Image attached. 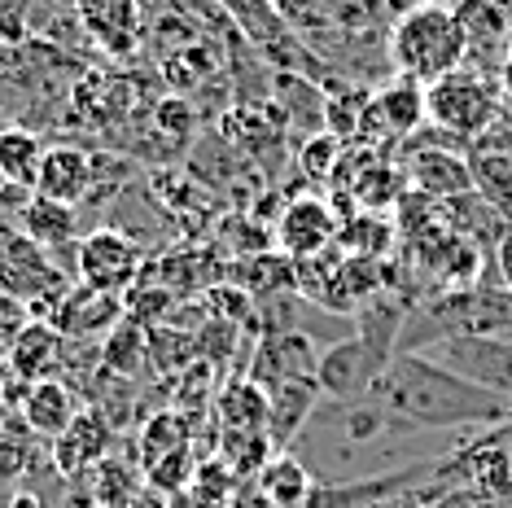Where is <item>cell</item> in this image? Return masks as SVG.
<instances>
[{"instance_id": "obj_2", "label": "cell", "mask_w": 512, "mask_h": 508, "mask_svg": "<svg viewBox=\"0 0 512 508\" xmlns=\"http://www.w3.org/2000/svg\"><path fill=\"white\" fill-rule=\"evenodd\" d=\"M394 417L425 434H464V430H499L512 425V399L491 395L456 373H447L421 351H394L381 377L368 386Z\"/></svg>"}, {"instance_id": "obj_13", "label": "cell", "mask_w": 512, "mask_h": 508, "mask_svg": "<svg viewBox=\"0 0 512 508\" xmlns=\"http://www.w3.org/2000/svg\"><path fill=\"white\" fill-rule=\"evenodd\" d=\"M407 184L434 202H456L477 189L473 163L456 149H416L412 163H407Z\"/></svg>"}, {"instance_id": "obj_35", "label": "cell", "mask_w": 512, "mask_h": 508, "mask_svg": "<svg viewBox=\"0 0 512 508\" xmlns=\"http://www.w3.org/2000/svg\"><path fill=\"white\" fill-rule=\"evenodd\" d=\"M9 508H49V504H44V495H36V491L22 487V491L9 495Z\"/></svg>"}, {"instance_id": "obj_23", "label": "cell", "mask_w": 512, "mask_h": 508, "mask_svg": "<svg viewBox=\"0 0 512 508\" xmlns=\"http://www.w3.org/2000/svg\"><path fill=\"white\" fill-rule=\"evenodd\" d=\"M211 456L224 460L241 487H250V482L263 473L267 460L276 456V443H272V434L267 430H219Z\"/></svg>"}, {"instance_id": "obj_25", "label": "cell", "mask_w": 512, "mask_h": 508, "mask_svg": "<svg viewBox=\"0 0 512 508\" xmlns=\"http://www.w3.org/2000/svg\"><path fill=\"white\" fill-rule=\"evenodd\" d=\"M149 364V329L136 320H123L119 329H110L101 338V368L114 377H136Z\"/></svg>"}, {"instance_id": "obj_8", "label": "cell", "mask_w": 512, "mask_h": 508, "mask_svg": "<svg viewBox=\"0 0 512 508\" xmlns=\"http://www.w3.org/2000/svg\"><path fill=\"white\" fill-rule=\"evenodd\" d=\"M123 294L97 290V285L75 281L66 298L57 303V311L49 316V325L62 333L66 342H101L110 329L123 325Z\"/></svg>"}, {"instance_id": "obj_32", "label": "cell", "mask_w": 512, "mask_h": 508, "mask_svg": "<svg viewBox=\"0 0 512 508\" xmlns=\"http://www.w3.org/2000/svg\"><path fill=\"white\" fill-rule=\"evenodd\" d=\"M22 399H27V381H22L14 368H9L5 355H0V421L18 417V412H22Z\"/></svg>"}, {"instance_id": "obj_36", "label": "cell", "mask_w": 512, "mask_h": 508, "mask_svg": "<svg viewBox=\"0 0 512 508\" xmlns=\"http://www.w3.org/2000/svg\"><path fill=\"white\" fill-rule=\"evenodd\" d=\"M495 79H499V92H504V101H512V49L504 53V62H499Z\"/></svg>"}, {"instance_id": "obj_20", "label": "cell", "mask_w": 512, "mask_h": 508, "mask_svg": "<svg viewBox=\"0 0 512 508\" xmlns=\"http://www.w3.org/2000/svg\"><path fill=\"white\" fill-rule=\"evenodd\" d=\"M18 228L27 233L36 246L44 250H66V246H75V237H79V211L75 206H62V202H53V198H40V193H31L27 202H22V211H18Z\"/></svg>"}, {"instance_id": "obj_30", "label": "cell", "mask_w": 512, "mask_h": 508, "mask_svg": "<svg viewBox=\"0 0 512 508\" xmlns=\"http://www.w3.org/2000/svg\"><path fill=\"white\" fill-rule=\"evenodd\" d=\"M267 9L294 31H316L329 22V5L324 0H267Z\"/></svg>"}, {"instance_id": "obj_1", "label": "cell", "mask_w": 512, "mask_h": 508, "mask_svg": "<svg viewBox=\"0 0 512 508\" xmlns=\"http://www.w3.org/2000/svg\"><path fill=\"white\" fill-rule=\"evenodd\" d=\"M416 438L442 434H425L416 425H407L372 395L320 399V408L311 412V421L302 425L298 443L289 452L316 473V482L355 487V482L386 478L394 465H438V460H416Z\"/></svg>"}, {"instance_id": "obj_27", "label": "cell", "mask_w": 512, "mask_h": 508, "mask_svg": "<svg viewBox=\"0 0 512 508\" xmlns=\"http://www.w3.org/2000/svg\"><path fill=\"white\" fill-rule=\"evenodd\" d=\"M390 241H394V228L381 215H372V211H359V215H351L342 228H337V246H342V254H351V259L386 254Z\"/></svg>"}, {"instance_id": "obj_26", "label": "cell", "mask_w": 512, "mask_h": 508, "mask_svg": "<svg viewBox=\"0 0 512 508\" xmlns=\"http://www.w3.org/2000/svg\"><path fill=\"white\" fill-rule=\"evenodd\" d=\"M36 443L40 438L27 430L22 417H9L0 421V495L14 491L22 478H27L31 460H36Z\"/></svg>"}, {"instance_id": "obj_18", "label": "cell", "mask_w": 512, "mask_h": 508, "mask_svg": "<svg viewBox=\"0 0 512 508\" xmlns=\"http://www.w3.org/2000/svg\"><path fill=\"white\" fill-rule=\"evenodd\" d=\"M320 386L316 381H285V386H272L267 390V403H272V412H267V434H272L276 452H289V447L298 443L302 425L311 421V412L320 408Z\"/></svg>"}, {"instance_id": "obj_38", "label": "cell", "mask_w": 512, "mask_h": 508, "mask_svg": "<svg viewBox=\"0 0 512 508\" xmlns=\"http://www.w3.org/2000/svg\"><path fill=\"white\" fill-rule=\"evenodd\" d=\"M499 5H504V9H508V14H512V0H499Z\"/></svg>"}, {"instance_id": "obj_7", "label": "cell", "mask_w": 512, "mask_h": 508, "mask_svg": "<svg viewBox=\"0 0 512 508\" xmlns=\"http://www.w3.org/2000/svg\"><path fill=\"white\" fill-rule=\"evenodd\" d=\"M145 272V250L119 228H97V233L75 241V276L84 285L110 294H127Z\"/></svg>"}, {"instance_id": "obj_19", "label": "cell", "mask_w": 512, "mask_h": 508, "mask_svg": "<svg viewBox=\"0 0 512 508\" xmlns=\"http://www.w3.org/2000/svg\"><path fill=\"white\" fill-rule=\"evenodd\" d=\"M211 412L219 421V430H267V386H259L250 373L246 377H228L224 386L215 390Z\"/></svg>"}, {"instance_id": "obj_24", "label": "cell", "mask_w": 512, "mask_h": 508, "mask_svg": "<svg viewBox=\"0 0 512 508\" xmlns=\"http://www.w3.org/2000/svg\"><path fill=\"white\" fill-rule=\"evenodd\" d=\"M193 417H184L180 408H167V412H154L145 425H141V469L158 465L162 456L171 452H184L193 447Z\"/></svg>"}, {"instance_id": "obj_6", "label": "cell", "mask_w": 512, "mask_h": 508, "mask_svg": "<svg viewBox=\"0 0 512 508\" xmlns=\"http://www.w3.org/2000/svg\"><path fill=\"white\" fill-rule=\"evenodd\" d=\"M421 355L442 364L473 386L491 390V395L512 399V342L508 338H482V333H456V338L429 342Z\"/></svg>"}, {"instance_id": "obj_31", "label": "cell", "mask_w": 512, "mask_h": 508, "mask_svg": "<svg viewBox=\"0 0 512 508\" xmlns=\"http://www.w3.org/2000/svg\"><path fill=\"white\" fill-rule=\"evenodd\" d=\"M31 320H36V316H31V307L22 303V298H14V294L0 290V355L9 351V342H14L18 333L31 325Z\"/></svg>"}, {"instance_id": "obj_9", "label": "cell", "mask_w": 512, "mask_h": 508, "mask_svg": "<svg viewBox=\"0 0 512 508\" xmlns=\"http://www.w3.org/2000/svg\"><path fill=\"white\" fill-rule=\"evenodd\" d=\"M110 447H114V425L101 417L97 408H84V412H79V417L49 443L53 473H57V478H66V482L88 478L92 469H101V465L110 460Z\"/></svg>"}, {"instance_id": "obj_21", "label": "cell", "mask_w": 512, "mask_h": 508, "mask_svg": "<svg viewBox=\"0 0 512 508\" xmlns=\"http://www.w3.org/2000/svg\"><path fill=\"white\" fill-rule=\"evenodd\" d=\"M368 119L386 127V136H412L425 127V88L412 79H394V84L377 88L368 101Z\"/></svg>"}, {"instance_id": "obj_10", "label": "cell", "mask_w": 512, "mask_h": 508, "mask_svg": "<svg viewBox=\"0 0 512 508\" xmlns=\"http://www.w3.org/2000/svg\"><path fill=\"white\" fill-rule=\"evenodd\" d=\"M337 228H342V219L333 215L329 202L320 198H294L276 219V241H281V254L285 259H320V254H329L337 246Z\"/></svg>"}, {"instance_id": "obj_16", "label": "cell", "mask_w": 512, "mask_h": 508, "mask_svg": "<svg viewBox=\"0 0 512 508\" xmlns=\"http://www.w3.org/2000/svg\"><path fill=\"white\" fill-rule=\"evenodd\" d=\"M79 412H84V403H79L75 386L66 377H53V381H36V386H27V399H22V412L18 417L27 421V430L36 438H53L71 425Z\"/></svg>"}, {"instance_id": "obj_12", "label": "cell", "mask_w": 512, "mask_h": 508, "mask_svg": "<svg viewBox=\"0 0 512 508\" xmlns=\"http://www.w3.org/2000/svg\"><path fill=\"white\" fill-rule=\"evenodd\" d=\"M316 360H320V351L311 346V338L302 329H276L254 351L250 377L267 390L285 386V381H316Z\"/></svg>"}, {"instance_id": "obj_11", "label": "cell", "mask_w": 512, "mask_h": 508, "mask_svg": "<svg viewBox=\"0 0 512 508\" xmlns=\"http://www.w3.org/2000/svg\"><path fill=\"white\" fill-rule=\"evenodd\" d=\"M451 14H456L464 44H469V62L477 57V71L495 75L504 53L512 49V14L499 0H456Z\"/></svg>"}, {"instance_id": "obj_34", "label": "cell", "mask_w": 512, "mask_h": 508, "mask_svg": "<svg viewBox=\"0 0 512 508\" xmlns=\"http://www.w3.org/2000/svg\"><path fill=\"white\" fill-rule=\"evenodd\" d=\"M495 268H499V281H504V290L512 294V228L504 233V241L495 246Z\"/></svg>"}, {"instance_id": "obj_33", "label": "cell", "mask_w": 512, "mask_h": 508, "mask_svg": "<svg viewBox=\"0 0 512 508\" xmlns=\"http://www.w3.org/2000/svg\"><path fill=\"white\" fill-rule=\"evenodd\" d=\"M434 508H495V504L486 500L482 491H451V495H442Z\"/></svg>"}, {"instance_id": "obj_17", "label": "cell", "mask_w": 512, "mask_h": 508, "mask_svg": "<svg viewBox=\"0 0 512 508\" xmlns=\"http://www.w3.org/2000/svg\"><path fill=\"white\" fill-rule=\"evenodd\" d=\"M250 487L259 491L272 508H311V504H316V495H320L316 473L302 465L294 452H276Z\"/></svg>"}, {"instance_id": "obj_14", "label": "cell", "mask_w": 512, "mask_h": 508, "mask_svg": "<svg viewBox=\"0 0 512 508\" xmlns=\"http://www.w3.org/2000/svg\"><path fill=\"white\" fill-rule=\"evenodd\" d=\"M92 180H97V163H92L88 149L79 145H49L40 163V180L36 193L40 198H53L62 206H79L92 193Z\"/></svg>"}, {"instance_id": "obj_4", "label": "cell", "mask_w": 512, "mask_h": 508, "mask_svg": "<svg viewBox=\"0 0 512 508\" xmlns=\"http://www.w3.org/2000/svg\"><path fill=\"white\" fill-rule=\"evenodd\" d=\"M499 110H504L499 79L477 66H460L425 88V123L451 141H482L499 123Z\"/></svg>"}, {"instance_id": "obj_28", "label": "cell", "mask_w": 512, "mask_h": 508, "mask_svg": "<svg viewBox=\"0 0 512 508\" xmlns=\"http://www.w3.org/2000/svg\"><path fill=\"white\" fill-rule=\"evenodd\" d=\"M189 495L202 508H232L237 504V495H241V482L232 478V469L219 456H202L197 460V469H193Z\"/></svg>"}, {"instance_id": "obj_3", "label": "cell", "mask_w": 512, "mask_h": 508, "mask_svg": "<svg viewBox=\"0 0 512 508\" xmlns=\"http://www.w3.org/2000/svg\"><path fill=\"white\" fill-rule=\"evenodd\" d=\"M386 53L394 75L421 88L469 66V44H464V31L447 0H416V5L399 9L386 36Z\"/></svg>"}, {"instance_id": "obj_29", "label": "cell", "mask_w": 512, "mask_h": 508, "mask_svg": "<svg viewBox=\"0 0 512 508\" xmlns=\"http://www.w3.org/2000/svg\"><path fill=\"white\" fill-rule=\"evenodd\" d=\"M197 460H202V452H193V447H184V452H171V456H162L158 465L145 469V482L154 491L167 495V500H171V495H184V491H189V482H193Z\"/></svg>"}, {"instance_id": "obj_22", "label": "cell", "mask_w": 512, "mask_h": 508, "mask_svg": "<svg viewBox=\"0 0 512 508\" xmlns=\"http://www.w3.org/2000/svg\"><path fill=\"white\" fill-rule=\"evenodd\" d=\"M44 149L49 145L36 132H27V127H0V184L5 189L36 193Z\"/></svg>"}, {"instance_id": "obj_37", "label": "cell", "mask_w": 512, "mask_h": 508, "mask_svg": "<svg viewBox=\"0 0 512 508\" xmlns=\"http://www.w3.org/2000/svg\"><path fill=\"white\" fill-rule=\"evenodd\" d=\"M162 508H202V504H197V500H193V495H189V491H184V495H171V500H167V504H162Z\"/></svg>"}, {"instance_id": "obj_5", "label": "cell", "mask_w": 512, "mask_h": 508, "mask_svg": "<svg viewBox=\"0 0 512 508\" xmlns=\"http://www.w3.org/2000/svg\"><path fill=\"white\" fill-rule=\"evenodd\" d=\"M0 290L22 298L36 320H49L71 290V276L57 268L53 254L36 246L22 228H9L5 215H0Z\"/></svg>"}, {"instance_id": "obj_15", "label": "cell", "mask_w": 512, "mask_h": 508, "mask_svg": "<svg viewBox=\"0 0 512 508\" xmlns=\"http://www.w3.org/2000/svg\"><path fill=\"white\" fill-rule=\"evenodd\" d=\"M66 342L62 333H57L49 320H31L27 329L18 333L14 342H9V351H5V360L9 368L27 381V386H36V381H53V377H62V368H66Z\"/></svg>"}]
</instances>
